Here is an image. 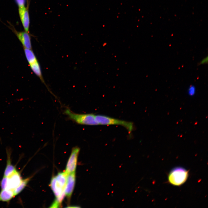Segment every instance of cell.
<instances>
[{"label":"cell","mask_w":208,"mask_h":208,"mask_svg":"<svg viewBox=\"0 0 208 208\" xmlns=\"http://www.w3.org/2000/svg\"><path fill=\"white\" fill-rule=\"evenodd\" d=\"M63 113L69 119L78 124L89 125H99L96 120L95 115L94 114L76 113L67 107L65 109Z\"/></svg>","instance_id":"cell-1"},{"label":"cell","mask_w":208,"mask_h":208,"mask_svg":"<svg viewBox=\"0 0 208 208\" xmlns=\"http://www.w3.org/2000/svg\"><path fill=\"white\" fill-rule=\"evenodd\" d=\"M95 119L99 125H117L122 126L130 133L134 129L133 124L131 122L121 120L106 116L95 115Z\"/></svg>","instance_id":"cell-2"},{"label":"cell","mask_w":208,"mask_h":208,"mask_svg":"<svg viewBox=\"0 0 208 208\" xmlns=\"http://www.w3.org/2000/svg\"><path fill=\"white\" fill-rule=\"evenodd\" d=\"M188 172L181 167L174 168L170 172L168 176V181L172 185L179 186L183 184L187 180Z\"/></svg>","instance_id":"cell-3"},{"label":"cell","mask_w":208,"mask_h":208,"mask_svg":"<svg viewBox=\"0 0 208 208\" xmlns=\"http://www.w3.org/2000/svg\"><path fill=\"white\" fill-rule=\"evenodd\" d=\"M50 185L56 198L55 200L60 205L65 196L64 192L65 185L59 181L55 176L52 178Z\"/></svg>","instance_id":"cell-4"},{"label":"cell","mask_w":208,"mask_h":208,"mask_svg":"<svg viewBox=\"0 0 208 208\" xmlns=\"http://www.w3.org/2000/svg\"><path fill=\"white\" fill-rule=\"evenodd\" d=\"M80 148L75 146L73 148L66 165L65 172L68 174L75 172Z\"/></svg>","instance_id":"cell-5"},{"label":"cell","mask_w":208,"mask_h":208,"mask_svg":"<svg viewBox=\"0 0 208 208\" xmlns=\"http://www.w3.org/2000/svg\"><path fill=\"white\" fill-rule=\"evenodd\" d=\"M11 28L21 43L24 48L31 49V37L29 32L25 31H18L16 30L13 27Z\"/></svg>","instance_id":"cell-6"},{"label":"cell","mask_w":208,"mask_h":208,"mask_svg":"<svg viewBox=\"0 0 208 208\" xmlns=\"http://www.w3.org/2000/svg\"><path fill=\"white\" fill-rule=\"evenodd\" d=\"M75 179V172L67 174L64 192L65 195L68 199L70 198L73 192Z\"/></svg>","instance_id":"cell-7"},{"label":"cell","mask_w":208,"mask_h":208,"mask_svg":"<svg viewBox=\"0 0 208 208\" xmlns=\"http://www.w3.org/2000/svg\"><path fill=\"white\" fill-rule=\"evenodd\" d=\"M7 177L8 179L6 189L13 190L20 184L23 179L20 173L17 170Z\"/></svg>","instance_id":"cell-8"},{"label":"cell","mask_w":208,"mask_h":208,"mask_svg":"<svg viewBox=\"0 0 208 208\" xmlns=\"http://www.w3.org/2000/svg\"><path fill=\"white\" fill-rule=\"evenodd\" d=\"M28 5L26 7L18 8L19 16L25 31L29 32L30 20L29 13Z\"/></svg>","instance_id":"cell-9"},{"label":"cell","mask_w":208,"mask_h":208,"mask_svg":"<svg viewBox=\"0 0 208 208\" xmlns=\"http://www.w3.org/2000/svg\"><path fill=\"white\" fill-rule=\"evenodd\" d=\"M7 164L4 172L3 176L8 177L17 170L16 167L11 163L10 158L11 153L10 151H7Z\"/></svg>","instance_id":"cell-10"},{"label":"cell","mask_w":208,"mask_h":208,"mask_svg":"<svg viewBox=\"0 0 208 208\" xmlns=\"http://www.w3.org/2000/svg\"><path fill=\"white\" fill-rule=\"evenodd\" d=\"M15 196L13 190H1L0 192V201L9 203Z\"/></svg>","instance_id":"cell-11"},{"label":"cell","mask_w":208,"mask_h":208,"mask_svg":"<svg viewBox=\"0 0 208 208\" xmlns=\"http://www.w3.org/2000/svg\"><path fill=\"white\" fill-rule=\"evenodd\" d=\"M29 65L33 72L39 77L41 81L46 86L42 75L40 64L38 61Z\"/></svg>","instance_id":"cell-12"},{"label":"cell","mask_w":208,"mask_h":208,"mask_svg":"<svg viewBox=\"0 0 208 208\" xmlns=\"http://www.w3.org/2000/svg\"><path fill=\"white\" fill-rule=\"evenodd\" d=\"M24 49L25 57L29 65L37 61L36 57L31 49L25 48Z\"/></svg>","instance_id":"cell-13"},{"label":"cell","mask_w":208,"mask_h":208,"mask_svg":"<svg viewBox=\"0 0 208 208\" xmlns=\"http://www.w3.org/2000/svg\"><path fill=\"white\" fill-rule=\"evenodd\" d=\"M31 178V177H30L22 179L20 184L13 190L15 196L18 194L23 190L27 185Z\"/></svg>","instance_id":"cell-14"},{"label":"cell","mask_w":208,"mask_h":208,"mask_svg":"<svg viewBox=\"0 0 208 208\" xmlns=\"http://www.w3.org/2000/svg\"><path fill=\"white\" fill-rule=\"evenodd\" d=\"M8 178L7 177L3 176L0 182V185L1 190L5 189L6 188Z\"/></svg>","instance_id":"cell-15"},{"label":"cell","mask_w":208,"mask_h":208,"mask_svg":"<svg viewBox=\"0 0 208 208\" xmlns=\"http://www.w3.org/2000/svg\"><path fill=\"white\" fill-rule=\"evenodd\" d=\"M196 92V89L195 86L193 85L190 86L187 90L188 95L190 96H193L195 94Z\"/></svg>","instance_id":"cell-16"},{"label":"cell","mask_w":208,"mask_h":208,"mask_svg":"<svg viewBox=\"0 0 208 208\" xmlns=\"http://www.w3.org/2000/svg\"><path fill=\"white\" fill-rule=\"evenodd\" d=\"M18 8H22L25 7V0H15Z\"/></svg>","instance_id":"cell-17"},{"label":"cell","mask_w":208,"mask_h":208,"mask_svg":"<svg viewBox=\"0 0 208 208\" xmlns=\"http://www.w3.org/2000/svg\"><path fill=\"white\" fill-rule=\"evenodd\" d=\"M208 63V57L207 56L202 60L198 63V65H203L207 64Z\"/></svg>","instance_id":"cell-18"},{"label":"cell","mask_w":208,"mask_h":208,"mask_svg":"<svg viewBox=\"0 0 208 208\" xmlns=\"http://www.w3.org/2000/svg\"><path fill=\"white\" fill-rule=\"evenodd\" d=\"M60 205L55 200L51 204L50 207L51 208H57L60 206Z\"/></svg>","instance_id":"cell-19"}]
</instances>
